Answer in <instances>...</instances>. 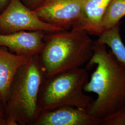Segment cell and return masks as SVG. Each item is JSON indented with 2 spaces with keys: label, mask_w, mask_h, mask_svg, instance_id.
Masks as SVG:
<instances>
[{
  "label": "cell",
  "mask_w": 125,
  "mask_h": 125,
  "mask_svg": "<svg viewBox=\"0 0 125 125\" xmlns=\"http://www.w3.org/2000/svg\"><path fill=\"white\" fill-rule=\"evenodd\" d=\"M93 51L85 69L97 67L84 90L97 94V98L86 110L101 120L125 106V65L99 39L93 41Z\"/></svg>",
  "instance_id": "1"
},
{
  "label": "cell",
  "mask_w": 125,
  "mask_h": 125,
  "mask_svg": "<svg viewBox=\"0 0 125 125\" xmlns=\"http://www.w3.org/2000/svg\"><path fill=\"white\" fill-rule=\"evenodd\" d=\"M93 40L84 30L46 32L44 46L38 55L46 75L82 67L93 53Z\"/></svg>",
  "instance_id": "2"
},
{
  "label": "cell",
  "mask_w": 125,
  "mask_h": 125,
  "mask_svg": "<svg viewBox=\"0 0 125 125\" xmlns=\"http://www.w3.org/2000/svg\"><path fill=\"white\" fill-rule=\"evenodd\" d=\"M38 55L31 57L13 78L5 106L6 125H33L41 113L38 97L45 73Z\"/></svg>",
  "instance_id": "3"
},
{
  "label": "cell",
  "mask_w": 125,
  "mask_h": 125,
  "mask_svg": "<svg viewBox=\"0 0 125 125\" xmlns=\"http://www.w3.org/2000/svg\"><path fill=\"white\" fill-rule=\"evenodd\" d=\"M89 80L88 71L82 67L51 75L45 74L38 97L40 112L63 106L87 110L94 101L84 92Z\"/></svg>",
  "instance_id": "4"
},
{
  "label": "cell",
  "mask_w": 125,
  "mask_h": 125,
  "mask_svg": "<svg viewBox=\"0 0 125 125\" xmlns=\"http://www.w3.org/2000/svg\"><path fill=\"white\" fill-rule=\"evenodd\" d=\"M63 30H64L42 21L21 0H10L0 14V34L20 31L55 32Z\"/></svg>",
  "instance_id": "5"
},
{
  "label": "cell",
  "mask_w": 125,
  "mask_h": 125,
  "mask_svg": "<svg viewBox=\"0 0 125 125\" xmlns=\"http://www.w3.org/2000/svg\"><path fill=\"white\" fill-rule=\"evenodd\" d=\"M33 11L42 21L54 26L81 30L82 0H45Z\"/></svg>",
  "instance_id": "6"
},
{
  "label": "cell",
  "mask_w": 125,
  "mask_h": 125,
  "mask_svg": "<svg viewBox=\"0 0 125 125\" xmlns=\"http://www.w3.org/2000/svg\"><path fill=\"white\" fill-rule=\"evenodd\" d=\"M100 121L85 109L63 106L42 111L33 125H100Z\"/></svg>",
  "instance_id": "7"
},
{
  "label": "cell",
  "mask_w": 125,
  "mask_h": 125,
  "mask_svg": "<svg viewBox=\"0 0 125 125\" xmlns=\"http://www.w3.org/2000/svg\"><path fill=\"white\" fill-rule=\"evenodd\" d=\"M46 33L43 31H34L0 33V46L7 47L14 53L30 58L40 53Z\"/></svg>",
  "instance_id": "8"
},
{
  "label": "cell",
  "mask_w": 125,
  "mask_h": 125,
  "mask_svg": "<svg viewBox=\"0 0 125 125\" xmlns=\"http://www.w3.org/2000/svg\"><path fill=\"white\" fill-rule=\"evenodd\" d=\"M30 58L14 53L7 47L0 46V99L4 107L14 76Z\"/></svg>",
  "instance_id": "9"
},
{
  "label": "cell",
  "mask_w": 125,
  "mask_h": 125,
  "mask_svg": "<svg viewBox=\"0 0 125 125\" xmlns=\"http://www.w3.org/2000/svg\"><path fill=\"white\" fill-rule=\"evenodd\" d=\"M111 0H82L80 29L89 35L99 36L103 31L102 21Z\"/></svg>",
  "instance_id": "10"
},
{
  "label": "cell",
  "mask_w": 125,
  "mask_h": 125,
  "mask_svg": "<svg viewBox=\"0 0 125 125\" xmlns=\"http://www.w3.org/2000/svg\"><path fill=\"white\" fill-rule=\"evenodd\" d=\"M120 23L112 28L104 31L99 39L107 46L120 61L125 65V45L121 38Z\"/></svg>",
  "instance_id": "11"
},
{
  "label": "cell",
  "mask_w": 125,
  "mask_h": 125,
  "mask_svg": "<svg viewBox=\"0 0 125 125\" xmlns=\"http://www.w3.org/2000/svg\"><path fill=\"white\" fill-rule=\"evenodd\" d=\"M125 16V0H111L103 14L102 24L103 31L111 29L120 23Z\"/></svg>",
  "instance_id": "12"
},
{
  "label": "cell",
  "mask_w": 125,
  "mask_h": 125,
  "mask_svg": "<svg viewBox=\"0 0 125 125\" xmlns=\"http://www.w3.org/2000/svg\"><path fill=\"white\" fill-rule=\"evenodd\" d=\"M100 125H125V106L101 119Z\"/></svg>",
  "instance_id": "13"
},
{
  "label": "cell",
  "mask_w": 125,
  "mask_h": 125,
  "mask_svg": "<svg viewBox=\"0 0 125 125\" xmlns=\"http://www.w3.org/2000/svg\"><path fill=\"white\" fill-rule=\"evenodd\" d=\"M27 7L33 10L41 4L45 0H21Z\"/></svg>",
  "instance_id": "14"
},
{
  "label": "cell",
  "mask_w": 125,
  "mask_h": 125,
  "mask_svg": "<svg viewBox=\"0 0 125 125\" xmlns=\"http://www.w3.org/2000/svg\"><path fill=\"white\" fill-rule=\"evenodd\" d=\"M0 115L5 116V107L0 99Z\"/></svg>",
  "instance_id": "15"
},
{
  "label": "cell",
  "mask_w": 125,
  "mask_h": 125,
  "mask_svg": "<svg viewBox=\"0 0 125 125\" xmlns=\"http://www.w3.org/2000/svg\"><path fill=\"white\" fill-rule=\"evenodd\" d=\"M8 1V0H0V9H3Z\"/></svg>",
  "instance_id": "16"
},
{
  "label": "cell",
  "mask_w": 125,
  "mask_h": 125,
  "mask_svg": "<svg viewBox=\"0 0 125 125\" xmlns=\"http://www.w3.org/2000/svg\"><path fill=\"white\" fill-rule=\"evenodd\" d=\"M0 125H6L5 116L0 115Z\"/></svg>",
  "instance_id": "17"
}]
</instances>
